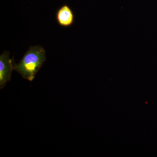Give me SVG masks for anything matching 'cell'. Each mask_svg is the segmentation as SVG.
I'll return each instance as SVG.
<instances>
[{
	"label": "cell",
	"instance_id": "6da1fadb",
	"mask_svg": "<svg viewBox=\"0 0 157 157\" xmlns=\"http://www.w3.org/2000/svg\"><path fill=\"white\" fill-rule=\"evenodd\" d=\"M46 60L44 48L38 45L31 46L19 63L14 65V70L25 79L32 81Z\"/></svg>",
	"mask_w": 157,
	"mask_h": 157
},
{
	"label": "cell",
	"instance_id": "7a4b0ae2",
	"mask_svg": "<svg viewBox=\"0 0 157 157\" xmlns=\"http://www.w3.org/2000/svg\"><path fill=\"white\" fill-rule=\"evenodd\" d=\"M10 52L5 51L0 56V89H2L11 79L14 65L10 58Z\"/></svg>",
	"mask_w": 157,
	"mask_h": 157
},
{
	"label": "cell",
	"instance_id": "3957f363",
	"mask_svg": "<svg viewBox=\"0 0 157 157\" xmlns=\"http://www.w3.org/2000/svg\"><path fill=\"white\" fill-rule=\"evenodd\" d=\"M56 18L59 25L64 27H68L73 24L74 15L70 7L67 5H64L58 10Z\"/></svg>",
	"mask_w": 157,
	"mask_h": 157
}]
</instances>
